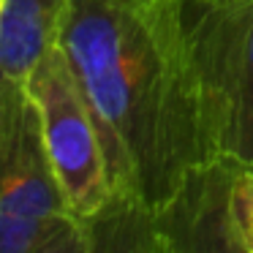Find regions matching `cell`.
<instances>
[{"label":"cell","instance_id":"52a82bcc","mask_svg":"<svg viewBox=\"0 0 253 253\" xmlns=\"http://www.w3.org/2000/svg\"><path fill=\"white\" fill-rule=\"evenodd\" d=\"M3 6H6V0H0V19H3Z\"/></svg>","mask_w":253,"mask_h":253},{"label":"cell","instance_id":"5b68a950","mask_svg":"<svg viewBox=\"0 0 253 253\" xmlns=\"http://www.w3.org/2000/svg\"><path fill=\"white\" fill-rule=\"evenodd\" d=\"M66 0H6L0 19V82H28L60 33Z\"/></svg>","mask_w":253,"mask_h":253},{"label":"cell","instance_id":"ba28073f","mask_svg":"<svg viewBox=\"0 0 253 253\" xmlns=\"http://www.w3.org/2000/svg\"><path fill=\"white\" fill-rule=\"evenodd\" d=\"M210 3H218V0H210Z\"/></svg>","mask_w":253,"mask_h":253},{"label":"cell","instance_id":"277c9868","mask_svg":"<svg viewBox=\"0 0 253 253\" xmlns=\"http://www.w3.org/2000/svg\"><path fill=\"white\" fill-rule=\"evenodd\" d=\"M71 215L25 82H0V218ZM74 218V215H71Z\"/></svg>","mask_w":253,"mask_h":253},{"label":"cell","instance_id":"8992f818","mask_svg":"<svg viewBox=\"0 0 253 253\" xmlns=\"http://www.w3.org/2000/svg\"><path fill=\"white\" fill-rule=\"evenodd\" d=\"M223 226L229 251L253 253V171L226 166Z\"/></svg>","mask_w":253,"mask_h":253},{"label":"cell","instance_id":"6da1fadb","mask_svg":"<svg viewBox=\"0 0 253 253\" xmlns=\"http://www.w3.org/2000/svg\"><path fill=\"white\" fill-rule=\"evenodd\" d=\"M210 0H66L60 41L101 131L115 210L90 226L93 251H169V229H193L223 180L204 52Z\"/></svg>","mask_w":253,"mask_h":253},{"label":"cell","instance_id":"3957f363","mask_svg":"<svg viewBox=\"0 0 253 253\" xmlns=\"http://www.w3.org/2000/svg\"><path fill=\"white\" fill-rule=\"evenodd\" d=\"M204 52L218 115L220 161L253 171V0L204 8Z\"/></svg>","mask_w":253,"mask_h":253},{"label":"cell","instance_id":"7a4b0ae2","mask_svg":"<svg viewBox=\"0 0 253 253\" xmlns=\"http://www.w3.org/2000/svg\"><path fill=\"white\" fill-rule=\"evenodd\" d=\"M25 84L39 106L46 153L66 204L90 231L115 210V191L101 131L60 41L49 46Z\"/></svg>","mask_w":253,"mask_h":253}]
</instances>
